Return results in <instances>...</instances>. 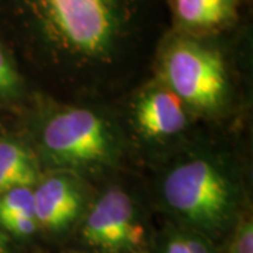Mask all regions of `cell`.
<instances>
[{
	"label": "cell",
	"instance_id": "obj_1",
	"mask_svg": "<svg viewBox=\"0 0 253 253\" xmlns=\"http://www.w3.org/2000/svg\"><path fill=\"white\" fill-rule=\"evenodd\" d=\"M166 206L190 226L206 236L221 234L232 225L236 191L224 173L204 159L176 166L162 186Z\"/></svg>",
	"mask_w": 253,
	"mask_h": 253
},
{
	"label": "cell",
	"instance_id": "obj_2",
	"mask_svg": "<svg viewBox=\"0 0 253 253\" xmlns=\"http://www.w3.org/2000/svg\"><path fill=\"white\" fill-rule=\"evenodd\" d=\"M41 144L55 166L90 168L113 161L114 138L104 120L86 109L56 113L42 129Z\"/></svg>",
	"mask_w": 253,
	"mask_h": 253
},
{
	"label": "cell",
	"instance_id": "obj_3",
	"mask_svg": "<svg viewBox=\"0 0 253 253\" xmlns=\"http://www.w3.org/2000/svg\"><path fill=\"white\" fill-rule=\"evenodd\" d=\"M168 87L200 110H215L225 99L226 72L219 55L193 41L174 42L163 56Z\"/></svg>",
	"mask_w": 253,
	"mask_h": 253
},
{
	"label": "cell",
	"instance_id": "obj_4",
	"mask_svg": "<svg viewBox=\"0 0 253 253\" xmlns=\"http://www.w3.org/2000/svg\"><path fill=\"white\" fill-rule=\"evenodd\" d=\"M81 238L99 253H139L145 245V228L131 197L111 187L84 214Z\"/></svg>",
	"mask_w": 253,
	"mask_h": 253
},
{
	"label": "cell",
	"instance_id": "obj_5",
	"mask_svg": "<svg viewBox=\"0 0 253 253\" xmlns=\"http://www.w3.org/2000/svg\"><path fill=\"white\" fill-rule=\"evenodd\" d=\"M58 36L75 51L99 55L113 38L109 0H42Z\"/></svg>",
	"mask_w": 253,
	"mask_h": 253
},
{
	"label": "cell",
	"instance_id": "obj_6",
	"mask_svg": "<svg viewBox=\"0 0 253 253\" xmlns=\"http://www.w3.org/2000/svg\"><path fill=\"white\" fill-rule=\"evenodd\" d=\"M33 191L38 226L54 235L71 231L84 212V194L69 176H49L37 183Z\"/></svg>",
	"mask_w": 253,
	"mask_h": 253
},
{
	"label": "cell",
	"instance_id": "obj_7",
	"mask_svg": "<svg viewBox=\"0 0 253 253\" xmlns=\"http://www.w3.org/2000/svg\"><path fill=\"white\" fill-rule=\"evenodd\" d=\"M183 104L169 87L146 93L136 104L138 128L149 138H165L180 132L186 126Z\"/></svg>",
	"mask_w": 253,
	"mask_h": 253
},
{
	"label": "cell",
	"instance_id": "obj_8",
	"mask_svg": "<svg viewBox=\"0 0 253 253\" xmlns=\"http://www.w3.org/2000/svg\"><path fill=\"white\" fill-rule=\"evenodd\" d=\"M38 183V169L27 149L13 141H0V196L7 190Z\"/></svg>",
	"mask_w": 253,
	"mask_h": 253
},
{
	"label": "cell",
	"instance_id": "obj_9",
	"mask_svg": "<svg viewBox=\"0 0 253 253\" xmlns=\"http://www.w3.org/2000/svg\"><path fill=\"white\" fill-rule=\"evenodd\" d=\"M238 0H173L176 16L191 28H214L235 17Z\"/></svg>",
	"mask_w": 253,
	"mask_h": 253
},
{
	"label": "cell",
	"instance_id": "obj_10",
	"mask_svg": "<svg viewBox=\"0 0 253 253\" xmlns=\"http://www.w3.org/2000/svg\"><path fill=\"white\" fill-rule=\"evenodd\" d=\"M16 215L36 217L34 191L31 187L20 186L7 190L0 196V218Z\"/></svg>",
	"mask_w": 253,
	"mask_h": 253
},
{
	"label": "cell",
	"instance_id": "obj_11",
	"mask_svg": "<svg viewBox=\"0 0 253 253\" xmlns=\"http://www.w3.org/2000/svg\"><path fill=\"white\" fill-rule=\"evenodd\" d=\"M0 228L4 229L9 235L17 238H30L38 231V222L36 217L16 215V217L0 218Z\"/></svg>",
	"mask_w": 253,
	"mask_h": 253
},
{
	"label": "cell",
	"instance_id": "obj_12",
	"mask_svg": "<svg viewBox=\"0 0 253 253\" xmlns=\"http://www.w3.org/2000/svg\"><path fill=\"white\" fill-rule=\"evenodd\" d=\"M228 253H253V224L251 218L242 219L235 228Z\"/></svg>",
	"mask_w": 253,
	"mask_h": 253
},
{
	"label": "cell",
	"instance_id": "obj_13",
	"mask_svg": "<svg viewBox=\"0 0 253 253\" xmlns=\"http://www.w3.org/2000/svg\"><path fill=\"white\" fill-rule=\"evenodd\" d=\"M20 89V79L9 61V58L0 49V99L11 97Z\"/></svg>",
	"mask_w": 253,
	"mask_h": 253
},
{
	"label": "cell",
	"instance_id": "obj_14",
	"mask_svg": "<svg viewBox=\"0 0 253 253\" xmlns=\"http://www.w3.org/2000/svg\"><path fill=\"white\" fill-rule=\"evenodd\" d=\"M162 253H191L183 232H170L166 236L162 246Z\"/></svg>",
	"mask_w": 253,
	"mask_h": 253
},
{
	"label": "cell",
	"instance_id": "obj_15",
	"mask_svg": "<svg viewBox=\"0 0 253 253\" xmlns=\"http://www.w3.org/2000/svg\"><path fill=\"white\" fill-rule=\"evenodd\" d=\"M0 253H11L9 234L0 228Z\"/></svg>",
	"mask_w": 253,
	"mask_h": 253
}]
</instances>
